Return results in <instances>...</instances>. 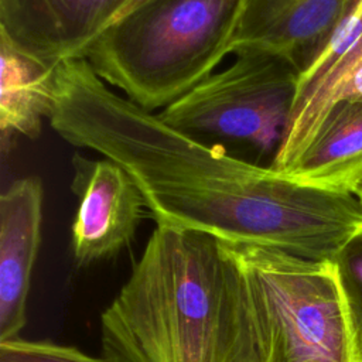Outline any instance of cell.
I'll return each instance as SVG.
<instances>
[{
	"instance_id": "e0dca14e",
	"label": "cell",
	"mask_w": 362,
	"mask_h": 362,
	"mask_svg": "<svg viewBox=\"0 0 362 362\" xmlns=\"http://www.w3.org/2000/svg\"><path fill=\"white\" fill-rule=\"evenodd\" d=\"M354 195L359 199V202L362 204V181L356 185V188H355V191H354Z\"/></svg>"
},
{
	"instance_id": "52a82bcc",
	"label": "cell",
	"mask_w": 362,
	"mask_h": 362,
	"mask_svg": "<svg viewBox=\"0 0 362 362\" xmlns=\"http://www.w3.org/2000/svg\"><path fill=\"white\" fill-rule=\"evenodd\" d=\"M127 0H0V35L49 64L81 58Z\"/></svg>"
},
{
	"instance_id": "7a4b0ae2",
	"label": "cell",
	"mask_w": 362,
	"mask_h": 362,
	"mask_svg": "<svg viewBox=\"0 0 362 362\" xmlns=\"http://www.w3.org/2000/svg\"><path fill=\"white\" fill-rule=\"evenodd\" d=\"M113 362H262L243 269L225 242L157 225L100 317Z\"/></svg>"
},
{
	"instance_id": "9a60e30c",
	"label": "cell",
	"mask_w": 362,
	"mask_h": 362,
	"mask_svg": "<svg viewBox=\"0 0 362 362\" xmlns=\"http://www.w3.org/2000/svg\"><path fill=\"white\" fill-rule=\"evenodd\" d=\"M147 1H148V0H127V1H126V3H124V4H123V6L116 11V14H115V16H113V18L110 20L109 25H112V24H113V23H116L117 20L123 18L126 14H129L130 11H133L134 8H137V7L143 6V4H144V3H147ZM109 25H107V27H109ZM107 27H106V28H107ZM106 28H105V30H106Z\"/></svg>"
},
{
	"instance_id": "6da1fadb",
	"label": "cell",
	"mask_w": 362,
	"mask_h": 362,
	"mask_svg": "<svg viewBox=\"0 0 362 362\" xmlns=\"http://www.w3.org/2000/svg\"><path fill=\"white\" fill-rule=\"evenodd\" d=\"M48 120L69 144L120 164L157 225L317 262H334L362 233L354 194L297 182L171 127L113 92L83 58L59 62Z\"/></svg>"
},
{
	"instance_id": "5b68a950",
	"label": "cell",
	"mask_w": 362,
	"mask_h": 362,
	"mask_svg": "<svg viewBox=\"0 0 362 362\" xmlns=\"http://www.w3.org/2000/svg\"><path fill=\"white\" fill-rule=\"evenodd\" d=\"M300 68L286 57L242 49L158 116L197 139L245 143L274 157L296 102Z\"/></svg>"
},
{
	"instance_id": "8fae6325",
	"label": "cell",
	"mask_w": 362,
	"mask_h": 362,
	"mask_svg": "<svg viewBox=\"0 0 362 362\" xmlns=\"http://www.w3.org/2000/svg\"><path fill=\"white\" fill-rule=\"evenodd\" d=\"M342 102H362V38L315 83L297 92L270 167L290 173L311 146L327 115Z\"/></svg>"
},
{
	"instance_id": "5bb4252c",
	"label": "cell",
	"mask_w": 362,
	"mask_h": 362,
	"mask_svg": "<svg viewBox=\"0 0 362 362\" xmlns=\"http://www.w3.org/2000/svg\"><path fill=\"white\" fill-rule=\"evenodd\" d=\"M0 362H113L105 356L95 358L72 346L47 341L14 338L0 342Z\"/></svg>"
},
{
	"instance_id": "ba28073f",
	"label": "cell",
	"mask_w": 362,
	"mask_h": 362,
	"mask_svg": "<svg viewBox=\"0 0 362 362\" xmlns=\"http://www.w3.org/2000/svg\"><path fill=\"white\" fill-rule=\"evenodd\" d=\"M351 0H243L230 54L260 49L293 61L300 74L324 48Z\"/></svg>"
},
{
	"instance_id": "30bf717a",
	"label": "cell",
	"mask_w": 362,
	"mask_h": 362,
	"mask_svg": "<svg viewBox=\"0 0 362 362\" xmlns=\"http://www.w3.org/2000/svg\"><path fill=\"white\" fill-rule=\"evenodd\" d=\"M287 175L305 185L354 194L362 181V102L338 103Z\"/></svg>"
},
{
	"instance_id": "8992f818",
	"label": "cell",
	"mask_w": 362,
	"mask_h": 362,
	"mask_svg": "<svg viewBox=\"0 0 362 362\" xmlns=\"http://www.w3.org/2000/svg\"><path fill=\"white\" fill-rule=\"evenodd\" d=\"M71 189L78 208L71 245L79 266L107 259L133 239L146 202L127 171L113 160L72 156Z\"/></svg>"
},
{
	"instance_id": "9c48e42d",
	"label": "cell",
	"mask_w": 362,
	"mask_h": 362,
	"mask_svg": "<svg viewBox=\"0 0 362 362\" xmlns=\"http://www.w3.org/2000/svg\"><path fill=\"white\" fill-rule=\"evenodd\" d=\"M42 202V184L34 175L13 181L0 197V342L18 338L25 325Z\"/></svg>"
},
{
	"instance_id": "7c38bea8",
	"label": "cell",
	"mask_w": 362,
	"mask_h": 362,
	"mask_svg": "<svg viewBox=\"0 0 362 362\" xmlns=\"http://www.w3.org/2000/svg\"><path fill=\"white\" fill-rule=\"evenodd\" d=\"M0 130L3 143L21 134L37 139L54 107L59 64L45 62L0 35Z\"/></svg>"
},
{
	"instance_id": "3957f363",
	"label": "cell",
	"mask_w": 362,
	"mask_h": 362,
	"mask_svg": "<svg viewBox=\"0 0 362 362\" xmlns=\"http://www.w3.org/2000/svg\"><path fill=\"white\" fill-rule=\"evenodd\" d=\"M243 0H148L82 52L96 75L153 112L165 107L230 54Z\"/></svg>"
},
{
	"instance_id": "277c9868",
	"label": "cell",
	"mask_w": 362,
	"mask_h": 362,
	"mask_svg": "<svg viewBox=\"0 0 362 362\" xmlns=\"http://www.w3.org/2000/svg\"><path fill=\"white\" fill-rule=\"evenodd\" d=\"M225 243L246 277L262 362H297L311 356L362 362L334 262Z\"/></svg>"
},
{
	"instance_id": "4fadbf2b",
	"label": "cell",
	"mask_w": 362,
	"mask_h": 362,
	"mask_svg": "<svg viewBox=\"0 0 362 362\" xmlns=\"http://www.w3.org/2000/svg\"><path fill=\"white\" fill-rule=\"evenodd\" d=\"M334 264L345 297L354 341L362 359V233L342 247Z\"/></svg>"
},
{
	"instance_id": "2e32d148",
	"label": "cell",
	"mask_w": 362,
	"mask_h": 362,
	"mask_svg": "<svg viewBox=\"0 0 362 362\" xmlns=\"http://www.w3.org/2000/svg\"><path fill=\"white\" fill-rule=\"evenodd\" d=\"M297 362H337V361L325 358V356H311V358H305V359H301Z\"/></svg>"
}]
</instances>
